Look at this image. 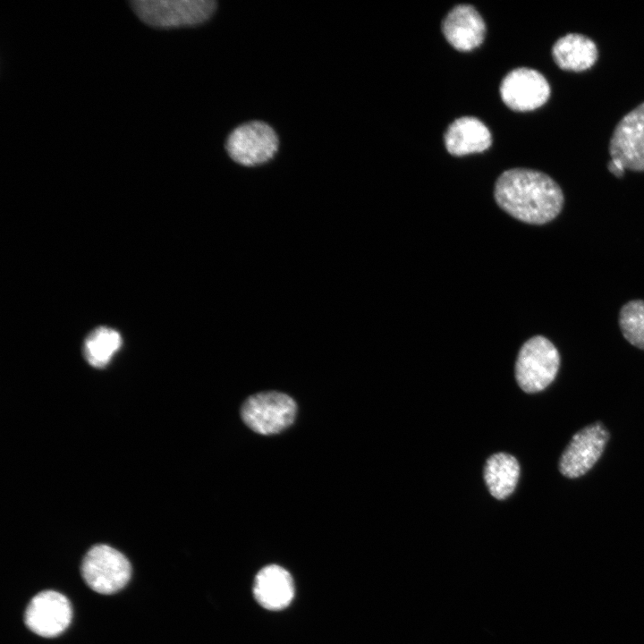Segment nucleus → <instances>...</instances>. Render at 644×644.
Returning a JSON list of instances; mask_svg holds the SVG:
<instances>
[{
  "label": "nucleus",
  "instance_id": "nucleus-4",
  "mask_svg": "<svg viewBox=\"0 0 644 644\" xmlns=\"http://www.w3.org/2000/svg\"><path fill=\"white\" fill-rule=\"evenodd\" d=\"M80 571L84 581L91 589L100 594H112L127 584L131 567L121 552L99 544L87 552Z\"/></svg>",
  "mask_w": 644,
  "mask_h": 644
},
{
  "label": "nucleus",
  "instance_id": "nucleus-9",
  "mask_svg": "<svg viewBox=\"0 0 644 644\" xmlns=\"http://www.w3.org/2000/svg\"><path fill=\"white\" fill-rule=\"evenodd\" d=\"M608 438L607 430L599 422L579 430L561 455L560 472L570 479L584 475L600 458Z\"/></svg>",
  "mask_w": 644,
  "mask_h": 644
},
{
  "label": "nucleus",
  "instance_id": "nucleus-16",
  "mask_svg": "<svg viewBox=\"0 0 644 644\" xmlns=\"http://www.w3.org/2000/svg\"><path fill=\"white\" fill-rule=\"evenodd\" d=\"M121 345L122 336L118 331L107 326H99L86 337L83 352L90 365L102 368L109 363Z\"/></svg>",
  "mask_w": 644,
  "mask_h": 644
},
{
  "label": "nucleus",
  "instance_id": "nucleus-8",
  "mask_svg": "<svg viewBox=\"0 0 644 644\" xmlns=\"http://www.w3.org/2000/svg\"><path fill=\"white\" fill-rule=\"evenodd\" d=\"M551 89L538 71L519 67L509 72L500 85L504 103L512 110L527 112L543 106L550 97Z\"/></svg>",
  "mask_w": 644,
  "mask_h": 644
},
{
  "label": "nucleus",
  "instance_id": "nucleus-15",
  "mask_svg": "<svg viewBox=\"0 0 644 644\" xmlns=\"http://www.w3.org/2000/svg\"><path fill=\"white\" fill-rule=\"evenodd\" d=\"M519 476V463L508 453H496L486 462L484 479L490 494L496 499H504L513 492Z\"/></svg>",
  "mask_w": 644,
  "mask_h": 644
},
{
  "label": "nucleus",
  "instance_id": "nucleus-3",
  "mask_svg": "<svg viewBox=\"0 0 644 644\" xmlns=\"http://www.w3.org/2000/svg\"><path fill=\"white\" fill-rule=\"evenodd\" d=\"M560 354L554 343L542 335H535L521 347L515 362V378L526 393H538L555 378Z\"/></svg>",
  "mask_w": 644,
  "mask_h": 644
},
{
  "label": "nucleus",
  "instance_id": "nucleus-10",
  "mask_svg": "<svg viewBox=\"0 0 644 644\" xmlns=\"http://www.w3.org/2000/svg\"><path fill=\"white\" fill-rule=\"evenodd\" d=\"M72 606L65 596L46 590L37 594L29 603L24 614L27 627L42 637L61 634L72 620Z\"/></svg>",
  "mask_w": 644,
  "mask_h": 644
},
{
  "label": "nucleus",
  "instance_id": "nucleus-5",
  "mask_svg": "<svg viewBox=\"0 0 644 644\" xmlns=\"http://www.w3.org/2000/svg\"><path fill=\"white\" fill-rule=\"evenodd\" d=\"M297 405L289 395L279 392H263L250 396L243 403V422L261 435H273L287 428L294 421Z\"/></svg>",
  "mask_w": 644,
  "mask_h": 644
},
{
  "label": "nucleus",
  "instance_id": "nucleus-12",
  "mask_svg": "<svg viewBox=\"0 0 644 644\" xmlns=\"http://www.w3.org/2000/svg\"><path fill=\"white\" fill-rule=\"evenodd\" d=\"M253 594L257 602L264 608L282 610L291 604L294 597L292 578L279 565H267L255 577Z\"/></svg>",
  "mask_w": 644,
  "mask_h": 644
},
{
  "label": "nucleus",
  "instance_id": "nucleus-1",
  "mask_svg": "<svg viewBox=\"0 0 644 644\" xmlns=\"http://www.w3.org/2000/svg\"><path fill=\"white\" fill-rule=\"evenodd\" d=\"M496 204L515 219L541 225L561 213L564 197L559 184L548 174L528 168L504 171L495 183Z\"/></svg>",
  "mask_w": 644,
  "mask_h": 644
},
{
  "label": "nucleus",
  "instance_id": "nucleus-6",
  "mask_svg": "<svg viewBox=\"0 0 644 644\" xmlns=\"http://www.w3.org/2000/svg\"><path fill=\"white\" fill-rule=\"evenodd\" d=\"M277 149L276 133L263 122L254 121L236 127L226 140V150L230 157L246 166L269 161Z\"/></svg>",
  "mask_w": 644,
  "mask_h": 644
},
{
  "label": "nucleus",
  "instance_id": "nucleus-17",
  "mask_svg": "<svg viewBox=\"0 0 644 644\" xmlns=\"http://www.w3.org/2000/svg\"><path fill=\"white\" fill-rule=\"evenodd\" d=\"M619 326L623 337L633 346L644 350V301L632 300L619 312Z\"/></svg>",
  "mask_w": 644,
  "mask_h": 644
},
{
  "label": "nucleus",
  "instance_id": "nucleus-13",
  "mask_svg": "<svg viewBox=\"0 0 644 644\" xmlns=\"http://www.w3.org/2000/svg\"><path fill=\"white\" fill-rule=\"evenodd\" d=\"M444 140L447 151L453 156L483 152L492 143L488 128L472 116L454 120L445 131Z\"/></svg>",
  "mask_w": 644,
  "mask_h": 644
},
{
  "label": "nucleus",
  "instance_id": "nucleus-18",
  "mask_svg": "<svg viewBox=\"0 0 644 644\" xmlns=\"http://www.w3.org/2000/svg\"><path fill=\"white\" fill-rule=\"evenodd\" d=\"M607 169L611 174L619 178L623 176L625 171L621 164L613 159L607 163Z\"/></svg>",
  "mask_w": 644,
  "mask_h": 644
},
{
  "label": "nucleus",
  "instance_id": "nucleus-2",
  "mask_svg": "<svg viewBox=\"0 0 644 644\" xmlns=\"http://www.w3.org/2000/svg\"><path fill=\"white\" fill-rule=\"evenodd\" d=\"M130 5L141 21L161 29L200 24L216 7L213 0H132Z\"/></svg>",
  "mask_w": 644,
  "mask_h": 644
},
{
  "label": "nucleus",
  "instance_id": "nucleus-14",
  "mask_svg": "<svg viewBox=\"0 0 644 644\" xmlns=\"http://www.w3.org/2000/svg\"><path fill=\"white\" fill-rule=\"evenodd\" d=\"M552 56L560 69L580 72L596 64L598 51L596 43L589 37L568 33L555 42Z\"/></svg>",
  "mask_w": 644,
  "mask_h": 644
},
{
  "label": "nucleus",
  "instance_id": "nucleus-11",
  "mask_svg": "<svg viewBox=\"0 0 644 644\" xmlns=\"http://www.w3.org/2000/svg\"><path fill=\"white\" fill-rule=\"evenodd\" d=\"M442 31L453 47L459 51H470L483 42L486 24L472 5L458 4L444 19Z\"/></svg>",
  "mask_w": 644,
  "mask_h": 644
},
{
  "label": "nucleus",
  "instance_id": "nucleus-7",
  "mask_svg": "<svg viewBox=\"0 0 644 644\" xmlns=\"http://www.w3.org/2000/svg\"><path fill=\"white\" fill-rule=\"evenodd\" d=\"M611 159L624 169L644 172V102L615 125L609 142Z\"/></svg>",
  "mask_w": 644,
  "mask_h": 644
}]
</instances>
